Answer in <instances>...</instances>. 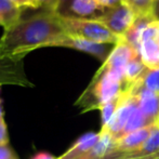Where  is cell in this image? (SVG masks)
Returning a JSON list of instances; mask_svg holds the SVG:
<instances>
[{
    "mask_svg": "<svg viewBox=\"0 0 159 159\" xmlns=\"http://www.w3.org/2000/svg\"><path fill=\"white\" fill-rule=\"evenodd\" d=\"M122 94H124V93H122ZM122 94H120L119 96H117V98L111 100L109 102H107L104 106L101 107L100 111H101V119H102V126H101V128L106 127L107 125L109 124V121H111V118H113L114 114L116 113L118 107L121 104Z\"/></svg>",
    "mask_w": 159,
    "mask_h": 159,
    "instance_id": "obj_19",
    "label": "cell"
},
{
    "mask_svg": "<svg viewBox=\"0 0 159 159\" xmlns=\"http://www.w3.org/2000/svg\"><path fill=\"white\" fill-rule=\"evenodd\" d=\"M159 153V126L156 122L147 140L130 152H111L103 159H152Z\"/></svg>",
    "mask_w": 159,
    "mask_h": 159,
    "instance_id": "obj_9",
    "label": "cell"
},
{
    "mask_svg": "<svg viewBox=\"0 0 159 159\" xmlns=\"http://www.w3.org/2000/svg\"><path fill=\"white\" fill-rule=\"evenodd\" d=\"M136 20V14L128 2L122 1L118 6L106 9L105 13L98 20L102 22L111 32L124 37Z\"/></svg>",
    "mask_w": 159,
    "mask_h": 159,
    "instance_id": "obj_5",
    "label": "cell"
},
{
    "mask_svg": "<svg viewBox=\"0 0 159 159\" xmlns=\"http://www.w3.org/2000/svg\"><path fill=\"white\" fill-rule=\"evenodd\" d=\"M126 2L131 6L136 16L153 15L154 0H126Z\"/></svg>",
    "mask_w": 159,
    "mask_h": 159,
    "instance_id": "obj_20",
    "label": "cell"
},
{
    "mask_svg": "<svg viewBox=\"0 0 159 159\" xmlns=\"http://www.w3.org/2000/svg\"><path fill=\"white\" fill-rule=\"evenodd\" d=\"M30 159H57V157L53 156L49 152H38Z\"/></svg>",
    "mask_w": 159,
    "mask_h": 159,
    "instance_id": "obj_26",
    "label": "cell"
},
{
    "mask_svg": "<svg viewBox=\"0 0 159 159\" xmlns=\"http://www.w3.org/2000/svg\"><path fill=\"white\" fill-rule=\"evenodd\" d=\"M100 139V132H88L82 134L71 144V146L57 159H84L93 149Z\"/></svg>",
    "mask_w": 159,
    "mask_h": 159,
    "instance_id": "obj_11",
    "label": "cell"
},
{
    "mask_svg": "<svg viewBox=\"0 0 159 159\" xmlns=\"http://www.w3.org/2000/svg\"><path fill=\"white\" fill-rule=\"evenodd\" d=\"M139 53L148 69H159V22H153L144 30Z\"/></svg>",
    "mask_w": 159,
    "mask_h": 159,
    "instance_id": "obj_7",
    "label": "cell"
},
{
    "mask_svg": "<svg viewBox=\"0 0 159 159\" xmlns=\"http://www.w3.org/2000/svg\"><path fill=\"white\" fill-rule=\"evenodd\" d=\"M6 84L21 86L28 84L23 71V62L0 59V87Z\"/></svg>",
    "mask_w": 159,
    "mask_h": 159,
    "instance_id": "obj_12",
    "label": "cell"
},
{
    "mask_svg": "<svg viewBox=\"0 0 159 159\" xmlns=\"http://www.w3.org/2000/svg\"><path fill=\"white\" fill-rule=\"evenodd\" d=\"M153 127L154 125L142 128V129L135 130L131 133H128L126 135L119 138L113 143V147H111V152H130L140 147L147 140L152 130H153Z\"/></svg>",
    "mask_w": 159,
    "mask_h": 159,
    "instance_id": "obj_13",
    "label": "cell"
},
{
    "mask_svg": "<svg viewBox=\"0 0 159 159\" xmlns=\"http://www.w3.org/2000/svg\"><path fill=\"white\" fill-rule=\"evenodd\" d=\"M134 84L159 94V69H147L142 78Z\"/></svg>",
    "mask_w": 159,
    "mask_h": 159,
    "instance_id": "obj_18",
    "label": "cell"
},
{
    "mask_svg": "<svg viewBox=\"0 0 159 159\" xmlns=\"http://www.w3.org/2000/svg\"><path fill=\"white\" fill-rule=\"evenodd\" d=\"M16 4H19L21 8H30V9H37L35 0H13Z\"/></svg>",
    "mask_w": 159,
    "mask_h": 159,
    "instance_id": "obj_25",
    "label": "cell"
},
{
    "mask_svg": "<svg viewBox=\"0 0 159 159\" xmlns=\"http://www.w3.org/2000/svg\"><path fill=\"white\" fill-rule=\"evenodd\" d=\"M65 34L60 16L54 12L41 11L3 30L0 38V59L23 62L34 50L48 48Z\"/></svg>",
    "mask_w": 159,
    "mask_h": 159,
    "instance_id": "obj_1",
    "label": "cell"
},
{
    "mask_svg": "<svg viewBox=\"0 0 159 159\" xmlns=\"http://www.w3.org/2000/svg\"><path fill=\"white\" fill-rule=\"evenodd\" d=\"M153 22H157L154 19L153 15H146V16H136L135 22L131 26L126 35L124 36V39L127 43H129L133 49H135L139 52V47H140V41L144 30L146 27L152 24Z\"/></svg>",
    "mask_w": 159,
    "mask_h": 159,
    "instance_id": "obj_15",
    "label": "cell"
},
{
    "mask_svg": "<svg viewBox=\"0 0 159 159\" xmlns=\"http://www.w3.org/2000/svg\"><path fill=\"white\" fill-rule=\"evenodd\" d=\"M60 21L66 34L84 38L98 43L116 44L124 41V37L116 35L98 20H82L61 17Z\"/></svg>",
    "mask_w": 159,
    "mask_h": 159,
    "instance_id": "obj_3",
    "label": "cell"
},
{
    "mask_svg": "<svg viewBox=\"0 0 159 159\" xmlns=\"http://www.w3.org/2000/svg\"><path fill=\"white\" fill-rule=\"evenodd\" d=\"M9 144L8 127H7L4 117L0 118V145Z\"/></svg>",
    "mask_w": 159,
    "mask_h": 159,
    "instance_id": "obj_23",
    "label": "cell"
},
{
    "mask_svg": "<svg viewBox=\"0 0 159 159\" xmlns=\"http://www.w3.org/2000/svg\"><path fill=\"white\" fill-rule=\"evenodd\" d=\"M105 11L96 0H60L55 13L61 17L98 20Z\"/></svg>",
    "mask_w": 159,
    "mask_h": 159,
    "instance_id": "obj_4",
    "label": "cell"
},
{
    "mask_svg": "<svg viewBox=\"0 0 159 159\" xmlns=\"http://www.w3.org/2000/svg\"><path fill=\"white\" fill-rule=\"evenodd\" d=\"M157 124H158V126H159V114H158V118H157Z\"/></svg>",
    "mask_w": 159,
    "mask_h": 159,
    "instance_id": "obj_30",
    "label": "cell"
},
{
    "mask_svg": "<svg viewBox=\"0 0 159 159\" xmlns=\"http://www.w3.org/2000/svg\"><path fill=\"white\" fill-rule=\"evenodd\" d=\"M50 47H63V48H69L77 51H81V52H84L87 54L93 55L98 60H100L102 63L106 61V59L111 52L109 44L98 43V42L84 39V38L68 35L66 33L57 38V40H54Z\"/></svg>",
    "mask_w": 159,
    "mask_h": 159,
    "instance_id": "obj_6",
    "label": "cell"
},
{
    "mask_svg": "<svg viewBox=\"0 0 159 159\" xmlns=\"http://www.w3.org/2000/svg\"><path fill=\"white\" fill-rule=\"evenodd\" d=\"M147 69L148 68L143 63L140 53H136L128 62L126 68H125L124 82H125V87H126V91L129 90L135 82H138L142 78V76L144 75Z\"/></svg>",
    "mask_w": 159,
    "mask_h": 159,
    "instance_id": "obj_16",
    "label": "cell"
},
{
    "mask_svg": "<svg viewBox=\"0 0 159 159\" xmlns=\"http://www.w3.org/2000/svg\"><path fill=\"white\" fill-rule=\"evenodd\" d=\"M103 8H106V9H111L113 7L118 6L119 3H121L124 0H96Z\"/></svg>",
    "mask_w": 159,
    "mask_h": 159,
    "instance_id": "obj_24",
    "label": "cell"
},
{
    "mask_svg": "<svg viewBox=\"0 0 159 159\" xmlns=\"http://www.w3.org/2000/svg\"><path fill=\"white\" fill-rule=\"evenodd\" d=\"M128 91L135 96L141 111L153 124H156L159 114V94L146 90L138 84H133Z\"/></svg>",
    "mask_w": 159,
    "mask_h": 159,
    "instance_id": "obj_10",
    "label": "cell"
},
{
    "mask_svg": "<svg viewBox=\"0 0 159 159\" xmlns=\"http://www.w3.org/2000/svg\"><path fill=\"white\" fill-rule=\"evenodd\" d=\"M152 125H155V124H153V122H152L151 120H149L148 118L141 111V109L139 108V106L136 105L135 108H134L133 111H132V114L130 115V118H129V120H128L124 131H122L121 136L126 135L128 133H131V132L135 131V130L152 126ZM121 136H120V138H121Z\"/></svg>",
    "mask_w": 159,
    "mask_h": 159,
    "instance_id": "obj_17",
    "label": "cell"
},
{
    "mask_svg": "<svg viewBox=\"0 0 159 159\" xmlns=\"http://www.w3.org/2000/svg\"><path fill=\"white\" fill-rule=\"evenodd\" d=\"M124 1H126V0H124Z\"/></svg>",
    "mask_w": 159,
    "mask_h": 159,
    "instance_id": "obj_31",
    "label": "cell"
},
{
    "mask_svg": "<svg viewBox=\"0 0 159 159\" xmlns=\"http://www.w3.org/2000/svg\"><path fill=\"white\" fill-rule=\"evenodd\" d=\"M124 92H126L124 71L115 68L105 61L75 102V105L81 108L82 114L95 109L100 111L107 102Z\"/></svg>",
    "mask_w": 159,
    "mask_h": 159,
    "instance_id": "obj_2",
    "label": "cell"
},
{
    "mask_svg": "<svg viewBox=\"0 0 159 159\" xmlns=\"http://www.w3.org/2000/svg\"><path fill=\"white\" fill-rule=\"evenodd\" d=\"M136 105H138V103H136L135 96L132 93H130L129 91L124 92L120 106L118 107L116 113L114 114L109 124L106 127L101 128V131L109 134L114 142L118 140L121 136V133L124 131L125 127H126L128 120H129L130 115L132 114Z\"/></svg>",
    "mask_w": 159,
    "mask_h": 159,
    "instance_id": "obj_8",
    "label": "cell"
},
{
    "mask_svg": "<svg viewBox=\"0 0 159 159\" xmlns=\"http://www.w3.org/2000/svg\"><path fill=\"white\" fill-rule=\"evenodd\" d=\"M23 8L13 0H0V26L3 30L10 28L22 19Z\"/></svg>",
    "mask_w": 159,
    "mask_h": 159,
    "instance_id": "obj_14",
    "label": "cell"
},
{
    "mask_svg": "<svg viewBox=\"0 0 159 159\" xmlns=\"http://www.w3.org/2000/svg\"><path fill=\"white\" fill-rule=\"evenodd\" d=\"M157 159H159V158H157Z\"/></svg>",
    "mask_w": 159,
    "mask_h": 159,
    "instance_id": "obj_32",
    "label": "cell"
},
{
    "mask_svg": "<svg viewBox=\"0 0 159 159\" xmlns=\"http://www.w3.org/2000/svg\"><path fill=\"white\" fill-rule=\"evenodd\" d=\"M4 117L3 115V108H2V98H0V118Z\"/></svg>",
    "mask_w": 159,
    "mask_h": 159,
    "instance_id": "obj_28",
    "label": "cell"
},
{
    "mask_svg": "<svg viewBox=\"0 0 159 159\" xmlns=\"http://www.w3.org/2000/svg\"><path fill=\"white\" fill-rule=\"evenodd\" d=\"M153 16L157 22H159V0H154L153 3Z\"/></svg>",
    "mask_w": 159,
    "mask_h": 159,
    "instance_id": "obj_27",
    "label": "cell"
},
{
    "mask_svg": "<svg viewBox=\"0 0 159 159\" xmlns=\"http://www.w3.org/2000/svg\"><path fill=\"white\" fill-rule=\"evenodd\" d=\"M60 0H35L37 9H42V11H50L57 12Z\"/></svg>",
    "mask_w": 159,
    "mask_h": 159,
    "instance_id": "obj_21",
    "label": "cell"
},
{
    "mask_svg": "<svg viewBox=\"0 0 159 159\" xmlns=\"http://www.w3.org/2000/svg\"><path fill=\"white\" fill-rule=\"evenodd\" d=\"M157 158H159V153H157V154H156V155L154 156V157L152 158V159H157Z\"/></svg>",
    "mask_w": 159,
    "mask_h": 159,
    "instance_id": "obj_29",
    "label": "cell"
},
{
    "mask_svg": "<svg viewBox=\"0 0 159 159\" xmlns=\"http://www.w3.org/2000/svg\"><path fill=\"white\" fill-rule=\"evenodd\" d=\"M0 159H19L10 144L0 145Z\"/></svg>",
    "mask_w": 159,
    "mask_h": 159,
    "instance_id": "obj_22",
    "label": "cell"
}]
</instances>
